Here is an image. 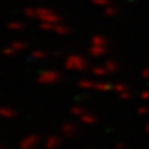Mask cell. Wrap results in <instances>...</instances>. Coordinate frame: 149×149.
Returning <instances> with one entry per match:
<instances>
[{
  "label": "cell",
  "mask_w": 149,
  "mask_h": 149,
  "mask_svg": "<svg viewBox=\"0 0 149 149\" xmlns=\"http://www.w3.org/2000/svg\"><path fill=\"white\" fill-rule=\"evenodd\" d=\"M25 15L29 18H37L42 22H50V24H55V22L61 21V17L55 11H53L51 8H46V7H39V8L28 7L25 10Z\"/></svg>",
  "instance_id": "1"
},
{
  "label": "cell",
  "mask_w": 149,
  "mask_h": 149,
  "mask_svg": "<svg viewBox=\"0 0 149 149\" xmlns=\"http://www.w3.org/2000/svg\"><path fill=\"white\" fill-rule=\"evenodd\" d=\"M59 80H62V74L57 70H44L37 77V81L42 84H55Z\"/></svg>",
  "instance_id": "2"
},
{
  "label": "cell",
  "mask_w": 149,
  "mask_h": 149,
  "mask_svg": "<svg viewBox=\"0 0 149 149\" xmlns=\"http://www.w3.org/2000/svg\"><path fill=\"white\" fill-rule=\"evenodd\" d=\"M42 29L44 31H51V32L57 33V35H61V36H64V35H68L70 32V29L68 26H65V25H61L59 22H55V24H50V22H42Z\"/></svg>",
  "instance_id": "3"
},
{
  "label": "cell",
  "mask_w": 149,
  "mask_h": 149,
  "mask_svg": "<svg viewBox=\"0 0 149 149\" xmlns=\"http://www.w3.org/2000/svg\"><path fill=\"white\" fill-rule=\"evenodd\" d=\"M26 47H28L26 43H25V42H19V40H18V42L11 43L8 47H6L3 53H4L6 55L11 57V55H15V54L21 53V51H24V50H26Z\"/></svg>",
  "instance_id": "4"
},
{
  "label": "cell",
  "mask_w": 149,
  "mask_h": 149,
  "mask_svg": "<svg viewBox=\"0 0 149 149\" xmlns=\"http://www.w3.org/2000/svg\"><path fill=\"white\" fill-rule=\"evenodd\" d=\"M40 144V138L37 135H28L19 142V149H36Z\"/></svg>",
  "instance_id": "5"
},
{
  "label": "cell",
  "mask_w": 149,
  "mask_h": 149,
  "mask_svg": "<svg viewBox=\"0 0 149 149\" xmlns=\"http://www.w3.org/2000/svg\"><path fill=\"white\" fill-rule=\"evenodd\" d=\"M76 133V127H74L72 123H66V124H64L62 126V128H61V134L64 135V137H66V138H72V135Z\"/></svg>",
  "instance_id": "6"
},
{
  "label": "cell",
  "mask_w": 149,
  "mask_h": 149,
  "mask_svg": "<svg viewBox=\"0 0 149 149\" xmlns=\"http://www.w3.org/2000/svg\"><path fill=\"white\" fill-rule=\"evenodd\" d=\"M15 116H17V112L13 108L0 107V117H3V119H14Z\"/></svg>",
  "instance_id": "7"
},
{
  "label": "cell",
  "mask_w": 149,
  "mask_h": 149,
  "mask_svg": "<svg viewBox=\"0 0 149 149\" xmlns=\"http://www.w3.org/2000/svg\"><path fill=\"white\" fill-rule=\"evenodd\" d=\"M62 144V141L59 137H50V138L46 141V148L47 149H58Z\"/></svg>",
  "instance_id": "8"
},
{
  "label": "cell",
  "mask_w": 149,
  "mask_h": 149,
  "mask_svg": "<svg viewBox=\"0 0 149 149\" xmlns=\"http://www.w3.org/2000/svg\"><path fill=\"white\" fill-rule=\"evenodd\" d=\"M47 57H48V53L44 51V50H36V51H33L31 54V58L32 59H44Z\"/></svg>",
  "instance_id": "9"
},
{
  "label": "cell",
  "mask_w": 149,
  "mask_h": 149,
  "mask_svg": "<svg viewBox=\"0 0 149 149\" xmlns=\"http://www.w3.org/2000/svg\"><path fill=\"white\" fill-rule=\"evenodd\" d=\"M24 28H25V25H24L22 22H18V21L10 22V24H8V29H10V31H22Z\"/></svg>",
  "instance_id": "10"
},
{
  "label": "cell",
  "mask_w": 149,
  "mask_h": 149,
  "mask_svg": "<svg viewBox=\"0 0 149 149\" xmlns=\"http://www.w3.org/2000/svg\"><path fill=\"white\" fill-rule=\"evenodd\" d=\"M0 149H6V146L4 145H0Z\"/></svg>",
  "instance_id": "11"
}]
</instances>
